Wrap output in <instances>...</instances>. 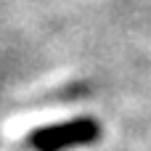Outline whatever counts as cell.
<instances>
[{"instance_id":"cell-1","label":"cell","mask_w":151,"mask_h":151,"mask_svg":"<svg viewBox=\"0 0 151 151\" xmlns=\"http://www.w3.org/2000/svg\"><path fill=\"white\" fill-rule=\"evenodd\" d=\"M98 133H101V127L96 119L80 117V119H69V122H58V125H48V127L35 130L29 135V143L37 151H64L69 146L93 143L98 138Z\"/></svg>"}]
</instances>
